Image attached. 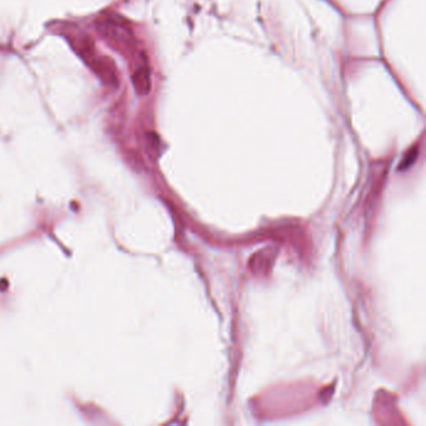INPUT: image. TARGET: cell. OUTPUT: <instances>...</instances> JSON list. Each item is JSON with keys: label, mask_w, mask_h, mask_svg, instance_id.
<instances>
[{"label": "cell", "mask_w": 426, "mask_h": 426, "mask_svg": "<svg viewBox=\"0 0 426 426\" xmlns=\"http://www.w3.org/2000/svg\"><path fill=\"white\" fill-rule=\"evenodd\" d=\"M98 29L100 34L105 38L110 40L113 44L127 46L132 43L133 35L127 26H124L121 21L116 20L107 19L99 21Z\"/></svg>", "instance_id": "1"}, {"label": "cell", "mask_w": 426, "mask_h": 426, "mask_svg": "<svg viewBox=\"0 0 426 426\" xmlns=\"http://www.w3.org/2000/svg\"><path fill=\"white\" fill-rule=\"evenodd\" d=\"M134 88L140 96H145L150 90V71L147 66H141L133 76Z\"/></svg>", "instance_id": "2"}, {"label": "cell", "mask_w": 426, "mask_h": 426, "mask_svg": "<svg viewBox=\"0 0 426 426\" xmlns=\"http://www.w3.org/2000/svg\"><path fill=\"white\" fill-rule=\"evenodd\" d=\"M416 157H418V149L410 150V153H409V155L405 158V160L401 163V169H405V168H409V166H411Z\"/></svg>", "instance_id": "3"}]
</instances>
